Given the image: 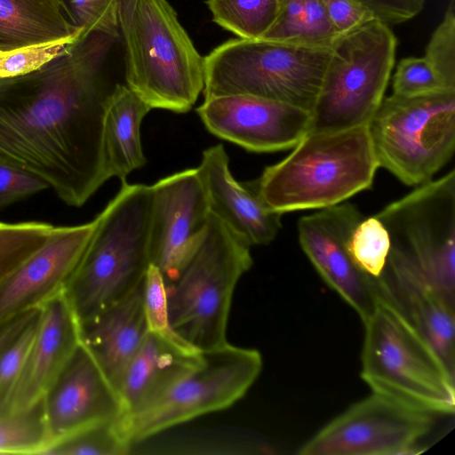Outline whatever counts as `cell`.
<instances>
[{
    "label": "cell",
    "mask_w": 455,
    "mask_h": 455,
    "mask_svg": "<svg viewBox=\"0 0 455 455\" xmlns=\"http://www.w3.org/2000/svg\"><path fill=\"white\" fill-rule=\"evenodd\" d=\"M46 188L48 185L40 178L0 163V210Z\"/></svg>",
    "instance_id": "cell-37"
},
{
    "label": "cell",
    "mask_w": 455,
    "mask_h": 455,
    "mask_svg": "<svg viewBox=\"0 0 455 455\" xmlns=\"http://www.w3.org/2000/svg\"><path fill=\"white\" fill-rule=\"evenodd\" d=\"M38 309L27 312L0 325V355L22 331Z\"/></svg>",
    "instance_id": "cell-40"
},
{
    "label": "cell",
    "mask_w": 455,
    "mask_h": 455,
    "mask_svg": "<svg viewBox=\"0 0 455 455\" xmlns=\"http://www.w3.org/2000/svg\"><path fill=\"white\" fill-rule=\"evenodd\" d=\"M379 167L407 186L432 180L455 150V91L384 97L368 124Z\"/></svg>",
    "instance_id": "cell-9"
},
{
    "label": "cell",
    "mask_w": 455,
    "mask_h": 455,
    "mask_svg": "<svg viewBox=\"0 0 455 455\" xmlns=\"http://www.w3.org/2000/svg\"><path fill=\"white\" fill-rule=\"evenodd\" d=\"M425 59L447 88L455 90V1L451 0L444 16L427 45Z\"/></svg>",
    "instance_id": "cell-32"
},
{
    "label": "cell",
    "mask_w": 455,
    "mask_h": 455,
    "mask_svg": "<svg viewBox=\"0 0 455 455\" xmlns=\"http://www.w3.org/2000/svg\"><path fill=\"white\" fill-rule=\"evenodd\" d=\"M44 410L49 446L82 427L124 414L117 389L81 342L44 395Z\"/></svg>",
    "instance_id": "cell-17"
},
{
    "label": "cell",
    "mask_w": 455,
    "mask_h": 455,
    "mask_svg": "<svg viewBox=\"0 0 455 455\" xmlns=\"http://www.w3.org/2000/svg\"><path fill=\"white\" fill-rule=\"evenodd\" d=\"M361 377L372 393L430 414H452V371L411 323L379 277L371 310L362 320Z\"/></svg>",
    "instance_id": "cell-2"
},
{
    "label": "cell",
    "mask_w": 455,
    "mask_h": 455,
    "mask_svg": "<svg viewBox=\"0 0 455 455\" xmlns=\"http://www.w3.org/2000/svg\"><path fill=\"white\" fill-rule=\"evenodd\" d=\"M143 306L148 331L177 336L169 322L167 284L161 272L152 264L143 280Z\"/></svg>",
    "instance_id": "cell-36"
},
{
    "label": "cell",
    "mask_w": 455,
    "mask_h": 455,
    "mask_svg": "<svg viewBox=\"0 0 455 455\" xmlns=\"http://www.w3.org/2000/svg\"><path fill=\"white\" fill-rule=\"evenodd\" d=\"M262 369L256 349L223 346L202 351L200 363L147 408L121 419L132 445L172 427L226 409L243 397Z\"/></svg>",
    "instance_id": "cell-10"
},
{
    "label": "cell",
    "mask_w": 455,
    "mask_h": 455,
    "mask_svg": "<svg viewBox=\"0 0 455 455\" xmlns=\"http://www.w3.org/2000/svg\"><path fill=\"white\" fill-rule=\"evenodd\" d=\"M380 278L403 313L454 371V299L419 269L393 258L387 259Z\"/></svg>",
    "instance_id": "cell-21"
},
{
    "label": "cell",
    "mask_w": 455,
    "mask_h": 455,
    "mask_svg": "<svg viewBox=\"0 0 455 455\" xmlns=\"http://www.w3.org/2000/svg\"><path fill=\"white\" fill-rule=\"evenodd\" d=\"M196 113L215 136L251 152L293 148L309 132V110L259 97L227 95L204 100Z\"/></svg>",
    "instance_id": "cell-14"
},
{
    "label": "cell",
    "mask_w": 455,
    "mask_h": 455,
    "mask_svg": "<svg viewBox=\"0 0 455 455\" xmlns=\"http://www.w3.org/2000/svg\"><path fill=\"white\" fill-rule=\"evenodd\" d=\"M328 18L339 35L376 20L365 8L350 0H322Z\"/></svg>",
    "instance_id": "cell-39"
},
{
    "label": "cell",
    "mask_w": 455,
    "mask_h": 455,
    "mask_svg": "<svg viewBox=\"0 0 455 455\" xmlns=\"http://www.w3.org/2000/svg\"><path fill=\"white\" fill-rule=\"evenodd\" d=\"M40 308L0 355V413H4L21 373L37 329Z\"/></svg>",
    "instance_id": "cell-35"
},
{
    "label": "cell",
    "mask_w": 455,
    "mask_h": 455,
    "mask_svg": "<svg viewBox=\"0 0 455 455\" xmlns=\"http://www.w3.org/2000/svg\"><path fill=\"white\" fill-rule=\"evenodd\" d=\"M122 419V418H121ZM121 419L101 420L52 443L45 455H124L131 444L123 434Z\"/></svg>",
    "instance_id": "cell-27"
},
{
    "label": "cell",
    "mask_w": 455,
    "mask_h": 455,
    "mask_svg": "<svg viewBox=\"0 0 455 455\" xmlns=\"http://www.w3.org/2000/svg\"><path fill=\"white\" fill-rule=\"evenodd\" d=\"M368 10L373 17L387 25L405 22L417 16L425 0H350Z\"/></svg>",
    "instance_id": "cell-38"
},
{
    "label": "cell",
    "mask_w": 455,
    "mask_h": 455,
    "mask_svg": "<svg viewBox=\"0 0 455 455\" xmlns=\"http://www.w3.org/2000/svg\"><path fill=\"white\" fill-rule=\"evenodd\" d=\"M125 84L151 108L191 109L204 84V57L167 0H117Z\"/></svg>",
    "instance_id": "cell-3"
},
{
    "label": "cell",
    "mask_w": 455,
    "mask_h": 455,
    "mask_svg": "<svg viewBox=\"0 0 455 455\" xmlns=\"http://www.w3.org/2000/svg\"><path fill=\"white\" fill-rule=\"evenodd\" d=\"M152 193L150 260L169 284L197 247L210 208L196 168L159 180Z\"/></svg>",
    "instance_id": "cell-13"
},
{
    "label": "cell",
    "mask_w": 455,
    "mask_h": 455,
    "mask_svg": "<svg viewBox=\"0 0 455 455\" xmlns=\"http://www.w3.org/2000/svg\"><path fill=\"white\" fill-rule=\"evenodd\" d=\"M364 216L346 201L304 216L298 222L299 244L323 280L363 320L371 310L377 279L363 274L348 251L349 236Z\"/></svg>",
    "instance_id": "cell-15"
},
{
    "label": "cell",
    "mask_w": 455,
    "mask_h": 455,
    "mask_svg": "<svg viewBox=\"0 0 455 455\" xmlns=\"http://www.w3.org/2000/svg\"><path fill=\"white\" fill-rule=\"evenodd\" d=\"M73 24L86 36L101 32L117 36V0H60Z\"/></svg>",
    "instance_id": "cell-34"
},
{
    "label": "cell",
    "mask_w": 455,
    "mask_h": 455,
    "mask_svg": "<svg viewBox=\"0 0 455 455\" xmlns=\"http://www.w3.org/2000/svg\"><path fill=\"white\" fill-rule=\"evenodd\" d=\"M52 226L43 221H0V283L38 250Z\"/></svg>",
    "instance_id": "cell-30"
},
{
    "label": "cell",
    "mask_w": 455,
    "mask_h": 455,
    "mask_svg": "<svg viewBox=\"0 0 455 455\" xmlns=\"http://www.w3.org/2000/svg\"><path fill=\"white\" fill-rule=\"evenodd\" d=\"M80 342V323L63 291L40 307L34 341L4 413L43 401Z\"/></svg>",
    "instance_id": "cell-18"
},
{
    "label": "cell",
    "mask_w": 455,
    "mask_h": 455,
    "mask_svg": "<svg viewBox=\"0 0 455 455\" xmlns=\"http://www.w3.org/2000/svg\"><path fill=\"white\" fill-rule=\"evenodd\" d=\"M387 230V258L419 269L454 299L455 170L424 183L376 214Z\"/></svg>",
    "instance_id": "cell-11"
},
{
    "label": "cell",
    "mask_w": 455,
    "mask_h": 455,
    "mask_svg": "<svg viewBox=\"0 0 455 455\" xmlns=\"http://www.w3.org/2000/svg\"><path fill=\"white\" fill-rule=\"evenodd\" d=\"M80 37L0 51V77H15L32 73L68 52Z\"/></svg>",
    "instance_id": "cell-31"
},
{
    "label": "cell",
    "mask_w": 455,
    "mask_h": 455,
    "mask_svg": "<svg viewBox=\"0 0 455 455\" xmlns=\"http://www.w3.org/2000/svg\"><path fill=\"white\" fill-rule=\"evenodd\" d=\"M152 108L126 84L118 83L108 102L102 133L106 180L122 181L147 162L140 141V125Z\"/></svg>",
    "instance_id": "cell-23"
},
{
    "label": "cell",
    "mask_w": 455,
    "mask_h": 455,
    "mask_svg": "<svg viewBox=\"0 0 455 455\" xmlns=\"http://www.w3.org/2000/svg\"><path fill=\"white\" fill-rule=\"evenodd\" d=\"M148 331L143 282L124 299L80 323L81 343L117 391L128 363Z\"/></svg>",
    "instance_id": "cell-22"
},
{
    "label": "cell",
    "mask_w": 455,
    "mask_h": 455,
    "mask_svg": "<svg viewBox=\"0 0 455 455\" xmlns=\"http://www.w3.org/2000/svg\"><path fill=\"white\" fill-rule=\"evenodd\" d=\"M152 186L122 181L98 214L94 234L65 292L79 323L124 299L151 265Z\"/></svg>",
    "instance_id": "cell-4"
},
{
    "label": "cell",
    "mask_w": 455,
    "mask_h": 455,
    "mask_svg": "<svg viewBox=\"0 0 455 455\" xmlns=\"http://www.w3.org/2000/svg\"><path fill=\"white\" fill-rule=\"evenodd\" d=\"M393 94L418 96L444 91H455L446 87L441 77L425 57L402 59L392 80Z\"/></svg>",
    "instance_id": "cell-33"
},
{
    "label": "cell",
    "mask_w": 455,
    "mask_h": 455,
    "mask_svg": "<svg viewBox=\"0 0 455 455\" xmlns=\"http://www.w3.org/2000/svg\"><path fill=\"white\" fill-rule=\"evenodd\" d=\"M98 224L53 227L43 245L0 283V325L65 291Z\"/></svg>",
    "instance_id": "cell-16"
},
{
    "label": "cell",
    "mask_w": 455,
    "mask_h": 455,
    "mask_svg": "<svg viewBox=\"0 0 455 455\" xmlns=\"http://www.w3.org/2000/svg\"><path fill=\"white\" fill-rule=\"evenodd\" d=\"M201 359L202 351L179 337L148 331L118 386L124 416L149 406L197 366Z\"/></svg>",
    "instance_id": "cell-20"
},
{
    "label": "cell",
    "mask_w": 455,
    "mask_h": 455,
    "mask_svg": "<svg viewBox=\"0 0 455 455\" xmlns=\"http://www.w3.org/2000/svg\"><path fill=\"white\" fill-rule=\"evenodd\" d=\"M49 445L44 399L20 413H0V454H44Z\"/></svg>",
    "instance_id": "cell-28"
},
{
    "label": "cell",
    "mask_w": 455,
    "mask_h": 455,
    "mask_svg": "<svg viewBox=\"0 0 455 455\" xmlns=\"http://www.w3.org/2000/svg\"><path fill=\"white\" fill-rule=\"evenodd\" d=\"M116 37L90 33L32 73L0 77V163L40 178L69 206L107 181L103 122L118 83L101 71Z\"/></svg>",
    "instance_id": "cell-1"
},
{
    "label": "cell",
    "mask_w": 455,
    "mask_h": 455,
    "mask_svg": "<svg viewBox=\"0 0 455 455\" xmlns=\"http://www.w3.org/2000/svg\"><path fill=\"white\" fill-rule=\"evenodd\" d=\"M84 36L60 0H0V51Z\"/></svg>",
    "instance_id": "cell-24"
},
{
    "label": "cell",
    "mask_w": 455,
    "mask_h": 455,
    "mask_svg": "<svg viewBox=\"0 0 455 455\" xmlns=\"http://www.w3.org/2000/svg\"><path fill=\"white\" fill-rule=\"evenodd\" d=\"M250 247L210 212L194 253L176 280L167 284L171 328L196 350L227 343L233 293L252 266Z\"/></svg>",
    "instance_id": "cell-6"
},
{
    "label": "cell",
    "mask_w": 455,
    "mask_h": 455,
    "mask_svg": "<svg viewBox=\"0 0 455 455\" xmlns=\"http://www.w3.org/2000/svg\"><path fill=\"white\" fill-rule=\"evenodd\" d=\"M390 249L387 228L374 215L363 217L353 229L347 251L355 265L366 275L379 278Z\"/></svg>",
    "instance_id": "cell-29"
},
{
    "label": "cell",
    "mask_w": 455,
    "mask_h": 455,
    "mask_svg": "<svg viewBox=\"0 0 455 455\" xmlns=\"http://www.w3.org/2000/svg\"><path fill=\"white\" fill-rule=\"evenodd\" d=\"M433 414L372 393L321 428L300 455H402L419 452Z\"/></svg>",
    "instance_id": "cell-12"
},
{
    "label": "cell",
    "mask_w": 455,
    "mask_h": 455,
    "mask_svg": "<svg viewBox=\"0 0 455 455\" xmlns=\"http://www.w3.org/2000/svg\"><path fill=\"white\" fill-rule=\"evenodd\" d=\"M331 55V47L228 40L204 57V100L249 95L312 111Z\"/></svg>",
    "instance_id": "cell-7"
},
{
    "label": "cell",
    "mask_w": 455,
    "mask_h": 455,
    "mask_svg": "<svg viewBox=\"0 0 455 455\" xmlns=\"http://www.w3.org/2000/svg\"><path fill=\"white\" fill-rule=\"evenodd\" d=\"M213 21L238 38L262 39L274 24L278 0H206Z\"/></svg>",
    "instance_id": "cell-26"
},
{
    "label": "cell",
    "mask_w": 455,
    "mask_h": 455,
    "mask_svg": "<svg viewBox=\"0 0 455 455\" xmlns=\"http://www.w3.org/2000/svg\"><path fill=\"white\" fill-rule=\"evenodd\" d=\"M206 193L210 212L249 246L267 245L277 235L283 214L272 211L255 188L239 183L229 169V157L221 144L203 152L196 168Z\"/></svg>",
    "instance_id": "cell-19"
},
{
    "label": "cell",
    "mask_w": 455,
    "mask_h": 455,
    "mask_svg": "<svg viewBox=\"0 0 455 455\" xmlns=\"http://www.w3.org/2000/svg\"><path fill=\"white\" fill-rule=\"evenodd\" d=\"M379 168L369 127L363 125L308 132L251 184L275 212L320 210L370 189Z\"/></svg>",
    "instance_id": "cell-5"
},
{
    "label": "cell",
    "mask_w": 455,
    "mask_h": 455,
    "mask_svg": "<svg viewBox=\"0 0 455 455\" xmlns=\"http://www.w3.org/2000/svg\"><path fill=\"white\" fill-rule=\"evenodd\" d=\"M339 35L322 0H278L275 20L262 39L298 45L331 47Z\"/></svg>",
    "instance_id": "cell-25"
},
{
    "label": "cell",
    "mask_w": 455,
    "mask_h": 455,
    "mask_svg": "<svg viewBox=\"0 0 455 455\" xmlns=\"http://www.w3.org/2000/svg\"><path fill=\"white\" fill-rule=\"evenodd\" d=\"M396 44L389 25L378 20L333 41L311 111L309 132H334L369 124L384 99Z\"/></svg>",
    "instance_id": "cell-8"
}]
</instances>
